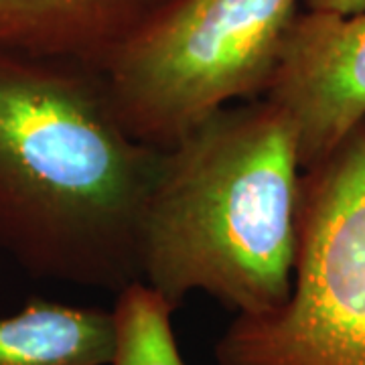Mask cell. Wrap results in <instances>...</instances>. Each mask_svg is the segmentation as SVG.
<instances>
[{
    "mask_svg": "<svg viewBox=\"0 0 365 365\" xmlns=\"http://www.w3.org/2000/svg\"><path fill=\"white\" fill-rule=\"evenodd\" d=\"M304 11H317V13H333L341 16L364 13L365 0H302Z\"/></svg>",
    "mask_w": 365,
    "mask_h": 365,
    "instance_id": "cell-9",
    "label": "cell"
},
{
    "mask_svg": "<svg viewBox=\"0 0 365 365\" xmlns=\"http://www.w3.org/2000/svg\"><path fill=\"white\" fill-rule=\"evenodd\" d=\"M213 355L217 365H364L365 122L300 175L288 299L270 313L234 317Z\"/></svg>",
    "mask_w": 365,
    "mask_h": 365,
    "instance_id": "cell-4",
    "label": "cell"
},
{
    "mask_svg": "<svg viewBox=\"0 0 365 365\" xmlns=\"http://www.w3.org/2000/svg\"><path fill=\"white\" fill-rule=\"evenodd\" d=\"M300 165L270 100L225 106L163 150L143 225V282L173 309L203 292L235 317L278 309L297 262Z\"/></svg>",
    "mask_w": 365,
    "mask_h": 365,
    "instance_id": "cell-2",
    "label": "cell"
},
{
    "mask_svg": "<svg viewBox=\"0 0 365 365\" xmlns=\"http://www.w3.org/2000/svg\"><path fill=\"white\" fill-rule=\"evenodd\" d=\"M302 0H175L104 67L118 122L167 150L225 106L260 100Z\"/></svg>",
    "mask_w": 365,
    "mask_h": 365,
    "instance_id": "cell-3",
    "label": "cell"
},
{
    "mask_svg": "<svg viewBox=\"0 0 365 365\" xmlns=\"http://www.w3.org/2000/svg\"><path fill=\"white\" fill-rule=\"evenodd\" d=\"M364 365H365V361H364Z\"/></svg>",
    "mask_w": 365,
    "mask_h": 365,
    "instance_id": "cell-10",
    "label": "cell"
},
{
    "mask_svg": "<svg viewBox=\"0 0 365 365\" xmlns=\"http://www.w3.org/2000/svg\"><path fill=\"white\" fill-rule=\"evenodd\" d=\"M290 120L300 173L323 165L365 122V11H300L264 93Z\"/></svg>",
    "mask_w": 365,
    "mask_h": 365,
    "instance_id": "cell-5",
    "label": "cell"
},
{
    "mask_svg": "<svg viewBox=\"0 0 365 365\" xmlns=\"http://www.w3.org/2000/svg\"><path fill=\"white\" fill-rule=\"evenodd\" d=\"M175 0H0V49L100 69Z\"/></svg>",
    "mask_w": 365,
    "mask_h": 365,
    "instance_id": "cell-6",
    "label": "cell"
},
{
    "mask_svg": "<svg viewBox=\"0 0 365 365\" xmlns=\"http://www.w3.org/2000/svg\"><path fill=\"white\" fill-rule=\"evenodd\" d=\"M116 349L114 313L33 299L0 317V365H108Z\"/></svg>",
    "mask_w": 365,
    "mask_h": 365,
    "instance_id": "cell-7",
    "label": "cell"
},
{
    "mask_svg": "<svg viewBox=\"0 0 365 365\" xmlns=\"http://www.w3.org/2000/svg\"><path fill=\"white\" fill-rule=\"evenodd\" d=\"M116 349L108 365H187L173 329L175 309L157 290L134 282L114 302Z\"/></svg>",
    "mask_w": 365,
    "mask_h": 365,
    "instance_id": "cell-8",
    "label": "cell"
},
{
    "mask_svg": "<svg viewBox=\"0 0 365 365\" xmlns=\"http://www.w3.org/2000/svg\"><path fill=\"white\" fill-rule=\"evenodd\" d=\"M160 163L120 126L100 69L0 49V252L26 274L114 294L143 282Z\"/></svg>",
    "mask_w": 365,
    "mask_h": 365,
    "instance_id": "cell-1",
    "label": "cell"
}]
</instances>
